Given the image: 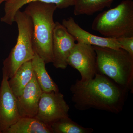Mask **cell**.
Instances as JSON below:
<instances>
[{
    "instance_id": "cell-1",
    "label": "cell",
    "mask_w": 133,
    "mask_h": 133,
    "mask_svg": "<svg viewBox=\"0 0 133 133\" xmlns=\"http://www.w3.org/2000/svg\"><path fill=\"white\" fill-rule=\"evenodd\" d=\"M70 90L76 109L83 111L94 109L115 114L123 110L129 91L99 73L89 80L77 79Z\"/></svg>"
},
{
    "instance_id": "cell-2",
    "label": "cell",
    "mask_w": 133,
    "mask_h": 133,
    "mask_svg": "<svg viewBox=\"0 0 133 133\" xmlns=\"http://www.w3.org/2000/svg\"><path fill=\"white\" fill-rule=\"evenodd\" d=\"M24 12L32 20L33 48L45 63H52V41L55 22L53 19L56 6L40 1L29 3Z\"/></svg>"
},
{
    "instance_id": "cell-3",
    "label": "cell",
    "mask_w": 133,
    "mask_h": 133,
    "mask_svg": "<svg viewBox=\"0 0 133 133\" xmlns=\"http://www.w3.org/2000/svg\"><path fill=\"white\" fill-rule=\"evenodd\" d=\"M97 55V73L107 76L133 91V56L119 48L93 46Z\"/></svg>"
},
{
    "instance_id": "cell-4",
    "label": "cell",
    "mask_w": 133,
    "mask_h": 133,
    "mask_svg": "<svg viewBox=\"0 0 133 133\" xmlns=\"http://www.w3.org/2000/svg\"><path fill=\"white\" fill-rule=\"evenodd\" d=\"M92 29L107 38L133 37L132 0H123L115 7L99 14Z\"/></svg>"
},
{
    "instance_id": "cell-5",
    "label": "cell",
    "mask_w": 133,
    "mask_h": 133,
    "mask_svg": "<svg viewBox=\"0 0 133 133\" xmlns=\"http://www.w3.org/2000/svg\"><path fill=\"white\" fill-rule=\"evenodd\" d=\"M18 29L16 44L3 62L2 71L9 79L24 63L32 60L35 52L33 48V26L31 17L19 10L14 17Z\"/></svg>"
},
{
    "instance_id": "cell-6",
    "label": "cell",
    "mask_w": 133,
    "mask_h": 133,
    "mask_svg": "<svg viewBox=\"0 0 133 133\" xmlns=\"http://www.w3.org/2000/svg\"><path fill=\"white\" fill-rule=\"evenodd\" d=\"M70 107L59 92H43L35 118L50 126L58 120L69 116Z\"/></svg>"
},
{
    "instance_id": "cell-7",
    "label": "cell",
    "mask_w": 133,
    "mask_h": 133,
    "mask_svg": "<svg viewBox=\"0 0 133 133\" xmlns=\"http://www.w3.org/2000/svg\"><path fill=\"white\" fill-rule=\"evenodd\" d=\"M67 64L79 72L82 81L94 78L97 72V55L92 45L76 43L68 57Z\"/></svg>"
},
{
    "instance_id": "cell-8",
    "label": "cell",
    "mask_w": 133,
    "mask_h": 133,
    "mask_svg": "<svg viewBox=\"0 0 133 133\" xmlns=\"http://www.w3.org/2000/svg\"><path fill=\"white\" fill-rule=\"evenodd\" d=\"M2 74L0 86V133H5L21 117L16 97L9 85L8 77L4 72Z\"/></svg>"
},
{
    "instance_id": "cell-9",
    "label": "cell",
    "mask_w": 133,
    "mask_h": 133,
    "mask_svg": "<svg viewBox=\"0 0 133 133\" xmlns=\"http://www.w3.org/2000/svg\"><path fill=\"white\" fill-rule=\"evenodd\" d=\"M76 41L64 26L58 22H55L52 41V63L55 67L66 69L67 59Z\"/></svg>"
},
{
    "instance_id": "cell-10",
    "label": "cell",
    "mask_w": 133,
    "mask_h": 133,
    "mask_svg": "<svg viewBox=\"0 0 133 133\" xmlns=\"http://www.w3.org/2000/svg\"><path fill=\"white\" fill-rule=\"evenodd\" d=\"M62 24L74 37L77 42L92 46L114 49L121 48L116 39L99 36L89 33L77 24L73 17L64 19Z\"/></svg>"
},
{
    "instance_id": "cell-11",
    "label": "cell",
    "mask_w": 133,
    "mask_h": 133,
    "mask_svg": "<svg viewBox=\"0 0 133 133\" xmlns=\"http://www.w3.org/2000/svg\"><path fill=\"white\" fill-rule=\"evenodd\" d=\"M42 91L34 74L33 78L16 98L20 117H35L38 112Z\"/></svg>"
},
{
    "instance_id": "cell-12",
    "label": "cell",
    "mask_w": 133,
    "mask_h": 133,
    "mask_svg": "<svg viewBox=\"0 0 133 133\" xmlns=\"http://www.w3.org/2000/svg\"><path fill=\"white\" fill-rule=\"evenodd\" d=\"M34 1L53 3L58 8L63 9L74 6L75 0H7L5 2V14L1 18V21L9 25H12L14 22V17L16 12L24 5Z\"/></svg>"
},
{
    "instance_id": "cell-13",
    "label": "cell",
    "mask_w": 133,
    "mask_h": 133,
    "mask_svg": "<svg viewBox=\"0 0 133 133\" xmlns=\"http://www.w3.org/2000/svg\"><path fill=\"white\" fill-rule=\"evenodd\" d=\"M5 133H53L50 126L35 117H21Z\"/></svg>"
},
{
    "instance_id": "cell-14",
    "label": "cell",
    "mask_w": 133,
    "mask_h": 133,
    "mask_svg": "<svg viewBox=\"0 0 133 133\" xmlns=\"http://www.w3.org/2000/svg\"><path fill=\"white\" fill-rule=\"evenodd\" d=\"M31 60L24 63L17 70L12 77L8 79L9 85L15 96L21 94L34 76Z\"/></svg>"
},
{
    "instance_id": "cell-15",
    "label": "cell",
    "mask_w": 133,
    "mask_h": 133,
    "mask_svg": "<svg viewBox=\"0 0 133 133\" xmlns=\"http://www.w3.org/2000/svg\"><path fill=\"white\" fill-rule=\"evenodd\" d=\"M31 62L34 74L42 91L46 92H59L57 85L46 70V63L43 59L35 53Z\"/></svg>"
},
{
    "instance_id": "cell-16",
    "label": "cell",
    "mask_w": 133,
    "mask_h": 133,
    "mask_svg": "<svg viewBox=\"0 0 133 133\" xmlns=\"http://www.w3.org/2000/svg\"><path fill=\"white\" fill-rule=\"evenodd\" d=\"M115 0H75L74 14L75 15L91 16L96 12L109 8Z\"/></svg>"
},
{
    "instance_id": "cell-17",
    "label": "cell",
    "mask_w": 133,
    "mask_h": 133,
    "mask_svg": "<svg viewBox=\"0 0 133 133\" xmlns=\"http://www.w3.org/2000/svg\"><path fill=\"white\" fill-rule=\"evenodd\" d=\"M53 133H91L92 128H85L68 117L58 120L50 125Z\"/></svg>"
},
{
    "instance_id": "cell-18",
    "label": "cell",
    "mask_w": 133,
    "mask_h": 133,
    "mask_svg": "<svg viewBox=\"0 0 133 133\" xmlns=\"http://www.w3.org/2000/svg\"><path fill=\"white\" fill-rule=\"evenodd\" d=\"M116 40L121 48L133 56V37H122Z\"/></svg>"
},
{
    "instance_id": "cell-19",
    "label": "cell",
    "mask_w": 133,
    "mask_h": 133,
    "mask_svg": "<svg viewBox=\"0 0 133 133\" xmlns=\"http://www.w3.org/2000/svg\"><path fill=\"white\" fill-rule=\"evenodd\" d=\"M7 1V0H0V5H1L3 2H6V1Z\"/></svg>"
}]
</instances>
